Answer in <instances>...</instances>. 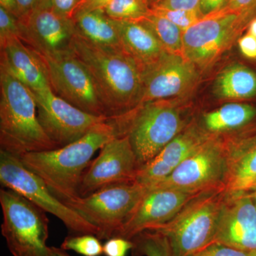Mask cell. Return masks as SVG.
Segmentation results:
<instances>
[{
	"label": "cell",
	"instance_id": "6da1fadb",
	"mask_svg": "<svg viewBox=\"0 0 256 256\" xmlns=\"http://www.w3.org/2000/svg\"><path fill=\"white\" fill-rule=\"evenodd\" d=\"M72 48L94 78L108 118H122L139 107L142 72L124 50L98 46L78 32Z\"/></svg>",
	"mask_w": 256,
	"mask_h": 256
},
{
	"label": "cell",
	"instance_id": "7a4b0ae2",
	"mask_svg": "<svg viewBox=\"0 0 256 256\" xmlns=\"http://www.w3.org/2000/svg\"><path fill=\"white\" fill-rule=\"evenodd\" d=\"M120 136L118 124L114 120L109 118L96 124L87 134L68 146L26 153L20 159L44 182L58 200L69 201L79 196L82 175L96 151Z\"/></svg>",
	"mask_w": 256,
	"mask_h": 256
},
{
	"label": "cell",
	"instance_id": "3957f363",
	"mask_svg": "<svg viewBox=\"0 0 256 256\" xmlns=\"http://www.w3.org/2000/svg\"><path fill=\"white\" fill-rule=\"evenodd\" d=\"M0 150L18 158L56 149L37 118L32 90L0 67Z\"/></svg>",
	"mask_w": 256,
	"mask_h": 256
},
{
	"label": "cell",
	"instance_id": "277c9868",
	"mask_svg": "<svg viewBox=\"0 0 256 256\" xmlns=\"http://www.w3.org/2000/svg\"><path fill=\"white\" fill-rule=\"evenodd\" d=\"M226 186L200 194L168 224L152 230L164 235L172 256H192L215 242Z\"/></svg>",
	"mask_w": 256,
	"mask_h": 256
},
{
	"label": "cell",
	"instance_id": "5b68a950",
	"mask_svg": "<svg viewBox=\"0 0 256 256\" xmlns=\"http://www.w3.org/2000/svg\"><path fill=\"white\" fill-rule=\"evenodd\" d=\"M118 122L122 134L129 138L140 168L158 156L184 127L178 110L163 100L142 104Z\"/></svg>",
	"mask_w": 256,
	"mask_h": 256
},
{
	"label": "cell",
	"instance_id": "8992f818",
	"mask_svg": "<svg viewBox=\"0 0 256 256\" xmlns=\"http://www.w3.org/2000/svg\"><path fill=\"white\" fill-rule=\"evenodd\" d=\"M2 234L13 256H48L46 212L18 192L0 190Z\"/></svg>",
	"mask_w": 256,
	"mask_h": 256
},
{
	"label": "cell",
	"instance_id": "52a82bcc",
	"mask_svg": "<svg viewBox=\"0 0 256 256\" xmlns=\"http://www.w3.org/2000/svg\"><path fill=\"white\" fill-rule=\"evenodd\" d=\"M146 191L141 184L131 182L64 203L97 229L98 238L108 240L119 232Z\"/></svg>",
	"mask_w": 256,
	"mask_h": 256
},
{
	"label": "cell",
	"instance_id": "ba28073f",
	"mask_svg": "<svg viewBox=\"0 0 256 256\" xmlns=\"http://www.w3.org/2000/svg\"><path fill=\"white\" fill-rule=\"evenodd\" d=\"M0 182L3 188L18 192L46 213L55 216L75 235L94 234L97 236V229L58 200L41 178L24 165L18 156L2 150Z\"/></svg>",
	"mask_w": 256,
	"mask_h": 256
},
{
	"label": "cell",
	"instance_id": "9c48e42d",
	"mask_svg": "<svg viewBox=\"0 0 256 256\" xmlns=\"http://www.w3.org/2000/svg\"><path fill=\"white\" fill-rule=\"evenodd\" d=\"M230 162L220 143L207 140L176 170L146 190L171 188L198 194L222 186L228 178Z\"/></svg>",
	"mask_w": 256,
	"mask_h": 256
},
{
	"label": "cell",
	"instance_id": "30bf717a",
	"mask_svg": "<svg viewBox=\"0 0 256 256\" xmlns=\"http://www.w3.org/2000/svg\"><path fill=\"white\" fill-rule=\"evenodd\" d=\"M40 56L56 95L88 114L107 117L94 78L74 53Z\"/></svg>",
	"mask_w": 256,
	"mask_h": 256
},
{
	"label": "cell",
	"instance_id": "8fae6325",
	"mask_svg": "<svg viewBox=\"0 0 256 256\" xmlns=\"http://www.w3.org/2000/svg\"><path fill=\"white\" fill-rule=\"evenodd\" d=\"M248 15L225 8L202 18L184 32V56L195 66L208 65L228 46Z\"/></svg>",
	"mask_w": 256,
	"mask_h": 256
},
{
	"label": "cell",
	"instance_id": "7c38bea8",
	"mask_svg": "<svg viewBox=\"0 0 256 256\" xmlns=\"http://www.w3.org/2000/svg\"><path fill=\"white\" fill-rule=\"evenodd\" d=\"M32 92L38 122L57 148L78 140L96 124L109 119L84 112L56 95L53 90Z\"/></svg>",
	"mask_w": 256,
	"mask_h": 256
},
{
	"label": "cell",
	"instance_id": "4fadbf2b",
	"mask_svg": "<svg viewBox=\"0 0 256 256\" xmlns=\"http://www.w3.org/2000/svg\"><path fill=\"white\" fill-rule=\"evenodd\" d=\"M140 169L129 138L118 136L100 148L97 158L86 170L79 196H86L101 188L136 181Z\"/></svg>",
	"mask_w": 256,
	"mask_h": 256
},
{
	"label": "cell",
	"instance_id": "5bb4252c",
	"mask_svg": "<svg viewBox=\"0 0 256 256\" xmlns=\"http://www.w3.org/2000/svg\"><path fill=\"white\" fill-rule=\"evenodd\" d=\"M20 22L22 41L41 56L74 53L72 46L77 30L72 18L40 6Z\"/></svg>",
	"mask_w": 256,
	"mask_h": 256
},
{
	"label": "cell",
	"instance_id": "9a60e30c",
	"mask_svg": "<svg viewBox=\"0 0 256 256\" xmlns=\"http://www.w3.org/2000/svg\"><path fill=\"white\" fill-rule=\"evenodd\" d=\"M198 194L171 188L146 190L114 237L131 240L143 232L159 228L172 220L192 198Z\"/></svg>",
	"mask_w": 256,
	"mask_h": 256
},
{
	"label": "cell",
	"instance_id": "2e32d148",
	"mask_svg": "<svg viewBox=\"0 0 256 256\" xmlns=\"http://www.w3.org/2000/svg\"><path fill=\"white\" fill-rule=\"evenodd\" d=\"M215 242L256 256V205L252 195L228 192Z\"/></svg>",
	"mask_w": 256,
	"mask_h": 256
},
{
	"label": "cell",
	"instance_id": "e0dca14e",
	"mask_svg": "<svg viewBox=\"0 0 256 256\" xmlns=\"http://www.w3.org/2000/svg\"><path fill=\"white\" fill-rule=\"evenodd\" d=\"M196 78L194 64L182 55L166 52L143 74L140 105L180 95L191 87Z\"/></svg>",
	"mask_w": 256,
	"mask_h": 256
},
{
	"label": "cell",
	"instance_id": "ac0fdd59",
	"mask_svg": "<svg viewBox=\"0 0 256 256\" xmlns=\"http://www.w3.org/2000/svg\"><path fill=\"white\" fill-rule=\"evenodd\" d=\"M0 67L28 87L32 92L52 90L46 66L40 55L18 37L0 44Z\"/></svg>",
	"mask_w": 256,
	"mask_h": 256
},
{
	"label": "cell",
	"instance_id": "d6986e66",
	"mask_svg": "<svg viewBox=\"0 0 256 256\" xmlns=\"http://www.w3.org/2000/svg\"><path fill=\"white\" fill-rule=\"evenodd\" d=\"M207 140L194 128L183 131L158 156L140 168L136 181L146 188L162 181Z\"/></svg>",
	"mask_w": 256,
	"mask_h": 256
},
{
	"label": "cell",
	"instance_id": "ffe728a7",
	"mask_svg": "<svg viewBox=\"0 0 256 256\" xmlns=\"http://www.w3.org/2000/svg\"><path fill=\"white\" fill-rule=\"evenodd\" d=\"M121 43L143 74L166 53L152 32L140 22H119Z\"/></svg>",
	"mask_w": 256,
	"mask_h": 256
},
{
	"label": "cell",
	"instance_id": "44dd1931",
	"mask_svg": "<svg viewBox=\"0 0 256 256\" xmlns=\"http://www.w3.org/2000/svg\"><path fill=\"white\" fill-rule=\"evenodd\" d=\"M78 34L98 46L122 48L117 21L104 10L78 11L74 18Z\"/></svg>",
	"mask_w": 256,
	"mask_h": 256
},
{
	"label": "cell",
	"instance_id": "7402d4cb",
	"mask_svg": "<svg viewBox=\"0 0 256 256\" xmlns=\"http://www.w3.org/2000/svg\"><path fill=\"white\" fill-rule=\"evenodd\" d=\"M214 90L222 98H250L256 96V74L240 64L229 66L217 77Z\"/></svg>",
	"mask_w": 256,
	"mask_h": 256
},
{
	"label": "cell",
	"instance_id": "603a6c76",
	"mask_svg": "<svg viewBox=\"0 0 256 256\" xmlns=\"http://www.w3.org/2000/svg\"><path fill=\"white\" fill-rule=\"evenodd\" d=\"M256 114L254 106L229 104L205 114L204 122L210 132H224L245 126L254 119Z\"/></svg>",
	"mask_w": 256,
	"mask_h": 256
},
{
	"label": "cell",
	"instance_id": "cb8c5ba5",
	"mask_svg": "<svg viewBox=\"0 0 256 256\" xmlns=\"http://www.w3.org/2000/svg\"><path fill=\"white\" fill-rule=\"evenodd\" d=\"M140 22L152 32L166 52L183 56L184 32L174 24L152 11Z\"/></svg>",
	"mask_w": 256,
	"mask_h": 256
},
{
	"label": "cell",
	"instance_id": "d4e9b609",
	"mask_svg": "<svg viewBox=\"0 0 256 256\" xmlns=\"http://www.w3.org/2000/svg\"><path fill=\"white\" fill-rule=\"evenodd\" d=\"M256 181V146L230 168L226 188L228 192H249Z\"/></svg>",
	"mask_w": 256,
	"mask_h": 256
},
{
	"label": "cell",
	"instance_id": "484cf974",
	"mask_svg": "<svg viewBox=\"0 0 256 256\" xmlns=\"http://www.w3.org/2000/svg\"><path fill=\"white\" fill-rule=\"evenodd\" d=\"M131 240L132 256H172L168 238L156 230H146Z\"/></svg>",
	"mask_w": 256,
	"mask_h": 256
},
{
	"label": "cell",
	"instance_id": "4316f807",
	"mask_svg": "<svg viewBox=\"0 0 256 256\" xmlns=\"http://www.w3.org/2000/svg\"><path fill=\"white\" fill-rule=\"evenodd\" d=\"M151 11L146 0H112L104 10L109 18L119 22H140Z\"/></svg>",
	"mask_w": 256,
	"mask_h": 256
},
{
	"label": "cell",
	"instance_id": "83f0119b",
	"mask_svg": "<svg viewBox=\"0 0 256 256\" xmlns=\"http://www.w3.org/2000/svg\"><path fill=\"white\" fill-rule=\"evenodd\" d=\"M65 250H73L84 256H100L104 246L94 234H76L64 239L60 247Z\"/></svg>",
	"mask_w": 256,
	"mask_h": 256
},
{
	"label": "cell",
	"instance_id": "f1b7e54d",
	"mask_svg": "<svg viewBox=\"0 0 256 256\" xmlns=\"http://www.w3.org/2000/svg\"><path fill=\"white\" fill-rule=\"evenodd\" d=\"M152 11L156 14L166 18L183 32L198 22L202 16L200 11L196 10H168L161 8H152Z\"/></svg>",
	"mask_w": 256,
	"mask_h": 256
},
{
	"label": "cell",
	"instance_id": "f546056e",
	"mask_svg": "<svg viewBox=\"0 0 256 256\" xmlns=\"http://www.w3.org/2000/svg\"><path fill=\"white\" fill-rule=\"evenodd\" d=\"M22 26L20 20L0 6V44L12 37L21 40Z\"/></svg>",
	"mask_w": 256,
	"mask_h": 256
},
{
	"label": "cell",
	"instance_id": "4dcf8cb0",
	"mask_svg": "<svg viewBox=\"0 0 256 256\" xmlns=\"http://www.w3.org/2000/svg\"><path fill=\"white\" fill-rule=\"evenodd\" d=\"M84 0H42L40 6H46L65 18L74 20Z\"/></svg>",
	"mask_w": 256,
	"mask_h": 256
},
{
	"label": "cell",
	"instance_id": "1f68e13d",
	"mask_svg": "<svg viewBox=\"0 0 256 256\" xmlns=\"http://www.w3.org/2000/svg\"><path fill=\"white\" fill-rule=\"evenodd\" d=\"M132 248V240L121 237H112L106 240L104 245V254L106 256H126Z\"/></svg>",
	"mask_w": 256,
	"mask_h": 256
},
{
	"label": "cell",
	"instance_id": "d6a6232c",
	"mask_svg": "<svg viewBox=\"0 0 256 256\" xmlns=\"http://www.w3.org/2000/svg\"><path fill=\"white\" fill-rule=\"evenodd\" d=\"M192 256H252L218 242H213Z\"/></svg>",
	"mask_w": 256,
	"mask_h": 256
},
{
	"label": "cell",
	"instance_id": "836d02e7",
	"mask_svg": "<svg viewBox=\"0 0 256 256\" xmlns=\"http://www.w3.org/2000/svg\"><path fill=\"white\" fill-rule=\"evenodd\" d=\"M200 0H159L152 8L200 11Z\"/></svg>",
	"mask_w": 256,
	"mask_h": 256
},
{
	"label": "cell",
	"instance_id": "e575fe53",
	"mask_svg": "<svg viewBox=\"0 0 256 256\" xmlns=\"http://www.w3.org/2000/svg\"><path fill=\"white\" fill-rule=\"evenodd\" d=\"M239 48L244 56L250 60H256V38L248 33L239 40Z\"/></svg>",
	"mask_w": 256,
	"mask_h": 256
},
{
	"label": "cell",
	"instance_id": "d590c367",
	"mask_svg": "<svg viewBox=\"0 0 256 256\" xmlns=\"http://www.w3.org/2000/svg\"><path fill=\"white\" fill-rule=\"evenodd\" d=\"M230 0H200V12L202 18L226 8Z\"/></svg>",
	"mask_w": 256,
	"mask_h": 256
},
{
	"label": "cell",
	"instance_id": "8d00e7d4",
	"mask_svg": "<svg viewBox=\"0 0 256 256\" xmlns=\"http://www.w3.org/2000/svg\"><path fill=\"white\" fill-rule=\"evenodd\" d=\"M226 8L249 14L256 9V0H230Z\"/></svg>",
	"mask_w": 256,
	"mask_h": 256
},
{
	"label": "cell",
	"instance_id": "74e56055",
	"mask_svg": "<svg viewBox=\"0 0 256 256\" xmlns=\"http://www.w3.org/2000/svg\"><path fill=\"white\" fill-rule=\"evenodd\" d=\"M112 0H84V2L78 11H90V10H104Z\"/></svg>",
	"mask_w": 256,
	"mask_h": 256
},
{
	"label": "cell",
	"instance_id": "f35d334b",
	"mask_svg": "<svg viewBox=\"0 0 256 256\" xmlns=\"http://www.w3.org/2000/svg\"><path fill=\"white\" fill-rule=\"evenodd\" d=\"M0 6L18 20H22V13L18 6V0H0Z\"/></svg>",
	"mask_w": 256,
	"mask_h": 256
},
{
	"label": "cell",
	"instance_id": "ab89813d",
	"mask_svg": "<svg viewBox=\"0 0 256 256\" xmlns=\"http://www.w3.org/2000/svg\"><path fill=\"white\" fill-rule=\"evenodd\" d=\"M42 2V0H18V6L22 13L23 18L22 20L26 18L32 11L38 8L41 4Z\"/></svg>",
	"mask_w": 256,
	"mask_h": 256
},
{
	"label": "cell",
	"instance_id": "60d3db41",
	"mask_svg": "<svg viewBox=\"0 0 256 256\" xmlns=\"http://www.w3.org/2000/svg\"><path fill=\"white\" fill-rule=\"evenodd\" d=\"M48 256H70L66 250H64L62 248L50 247Z\"/></svg>",
	"mask_w": 256,
	"mask_h": 256
},
{
	"label": "cell",
	"instance_id": "b9f144b4",
	"mask_svg": "<svg viewBox=\"0 0 256 256\" xmlns=\"http://www.w3.org/2000/svg\"><path fill=\"white\" fill-rule=\"evenodd\" d=\"M248 33L256 38V18L250 22V25H249Z\"/></svg>",
	"mask_w": 256,
	"mask_h": 256
},
{
	"label": "cell",
	"instance_id": "7bdbcfd3",
	"mask_svg": "<svg viewBox=\"0 0 256 256\" xmlns=\"http://www.w3.org/2000/svg\"><path fill=\"white\" fill-rule=\"evenodd\" d=\"M146 1H148V2L150 5L151 8H152L159 0H146Z\"/></svg>",
	"mask_w": 256,
	"mask_h": 256
},
{
	"label": "cell",
	"instance_id": "ee69618b",
	"mask_svg": "<svg viewBox=\"0 0 256 256\" xmlns=\"http://www.w3.org/2000/svg\"><path fill=\"white\" fill-rule=\"evenodd\" d=\"M250 195H252V200H254V201L255 202L256 205V190H255V191H252V194Z\"/></svg>",
	"mask_w": 256,
	"mask_h": 256
},
{
	"label": "cell",
	"instance_id": "f6af8a7d",
	"mask_svg": "<svg viewBox=\"0 0 256 256\" xmlns=\"http://www.w3.org/2000/svg\"><path fill=\"white\" fill-rule=\"evenodd\" d=\"M255 190H256V182L254 184V185H252V188H250V190H249V192L255 191Z\"/></svg>",
	"mask_w": 256,
	"mask_h": 256
}]
</instances>
